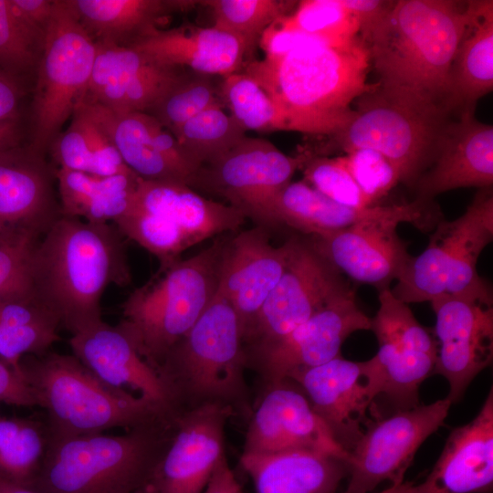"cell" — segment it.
Masks as SVG:
<instances>
[{
  "mask_svg": "<svg viewBox=\"0 0 493 493\" xmlns=\"http://www.w3.org/2000/svg\"><path fill=\"white\" fill-rule=\"evenodd\" d=\"M122 237L113 224L60 215L37 242L31 290L70 335L103 320L101 299L110 286L131 283Z\"/></svg>",
  "mask_w": 493,
  "mask_h": 493,
  "instance_id": "obj_1",
  "label": "cell"
},
{
  "mask_svg": "<svg viewBox=\"0 0 493 493\" xmlns=\"http://www.w3.org/2000/svg\"><path fill=\"white\" fill-rule=\"evenodd\" d=\"M367 45L357 37L341 45H310L248 63L246 72L270 97L288 131L334 135L354 118L352 100L370 90Z\"/></svg>",
  "mask_w": 493,
  "mask_h": 493,
  "instance_id": "obj_2",
  "label": "cell"
},
{
  "mask_svg": "<svg viewBox=\"0 0 493 493\" xmlns=\"http://www.w3.org/2000/svg\"><path fill=\"white\" fill-rule=\"evenodd\" d=\"M469 18L468 1H394L364 41L379 83L449 110L450 70Z\"/></svg>",
  "mask_w": 493,
  "mask_h": 493,
  "instance_id": "obj_3",
  "label": "cell"
},
{
  "mask_svg": "<svg viewBox=\"0 0 493 493\" xmlns=\"http://www.w3.org/2000/svg\"><path fill=\"white\" fill-rule=\"evenodd\" d=\"M20 373L36 406L45 412L49 439L129 430L176 413L142 395L108 386L73 354L48 351L26 356Z\"/></svg>",
  "mask_w": 493,
  "mask_h": 493,
  "instance_id": "obj_4",
  "label": "cell"
},
{
  "mask_svg": "<svg viewBox=\"0 0 493 493\" xmlns=\"http://www.w3.org/2000/svg\"><path fill=\"white\" fill-rule=\"evenodd\" d=\"M177 414L125 430L49 439L32 486L40 493H135L150 483Z\"/></svg>",
  "mask_w": 493,
  "mask_h": 493,
  "instance_id": "obj_5",
  "label": "cell"
},
{
  "mask_svg": "<svg viewBox=\"0 0 493 493\" xmlns=\"http://www.w3.org/2000/svg\"><path fill=\"white\" fill-rule=\"evenodd\" d=\"M226 237L189 258L160 264L122 303L117 327L155 370L215 297Z\"/></svg>",
  "mask_w": 493,
  "mask_h": 493,
  "instance_id": "obj_6",
  "label": "cell"
},
{
  "mask_svg": "<svg viewBox=\"0 0 493 493\" xmlns=\"http://www.w3.org/2000/svg\"><path fill=\"white\" fill-rule=\"evenodd\" d=\"M246 366L240 320L230 302L217 291L156 371L180 410L209 403L235 409L246 402Z\"/></svg>",
  "mask_w": 493,
  "mask_h": 493,
  "instance_id": "obj_7",
  "label": "cell"
},
{
  "mask_svg": "<svg viewBox=\"0 0 493 493\" xmlns=\"http://www.w3.org/2000/svg\"><path fill=\"white\" fill-rule=\"evenodd\" d=\"M354 118L333 135L348 152L369 148L396 167L401 182L414 186L431 166L441 131L451 112L442 104L379 82L356 99Z\"/></svg>",
  "mask_w": 493,
  "mask_h": 493,
  "instance_id": "obj_8",
  "label": "cell"
},
{
  "mask_svg": "<svg viewBox=\"0 0 493 493\" xmlns=\"http://www.w3.org/2000/svg\"><path fill=\"white\" fill-rule=\"evenodd\" d=\"M492 240L493 194L487 187L479 189L462 215L437 222L426 248L413 257L393 294L407 304L446 294L492 305V289L477 269Z\"/></svg>",
  "mask_w": 493,
  "mask_h": 493,
  "instance_id": "obj_9",
  "label": "cell"
},
{
  "mask_svg": "<svg viewBox=\"0 0 493 493\" xmlns=\"http://www.w3.org/2000/svg\"><path fill=\"white\" fill-rule=\"evenodd\" d=\"M246 218L240 210L185 184L139 178L131 204L115 226L164 264L199 242L237 231Z\"/></svg>",
  "mask_w": 493,
  "mask_h": 493,
  "instance_id": "obj_10",
  "label": "cell"
},
{
  "mask_svg": "<svg viewBox=\"0 0 493 493\" xmlns=\"http://www.w3.org/2000/svg\"><path fill=\"white\" fill-rule=\"evenodd\" d=\"M97 45L82 27L68 0H55L32 102L29 147L44 155L72 116L90 79Z\"/></svg>",
  "mask_w": 493,
  "mask_h": 493,
  "instance_id": "obj_11",
  "label": "cell"
},
{
  "mask_svg": "<svg viewBox=\"0 0 493 493\" xmlns=\"http://www.w3.org/2000/svg\"><path fill=\"white\" fill-rule=\"evenodd\" d=\"M429 203L416 199L397 204L389 214L310 236L309 241L341 274L379 291L389 288L413 258L397 234V226L408 222L425 228L433 218Z\"/></svg>",
  "mask_w": 493,
  "mask_h": 493,
  "instance_id": "obj_12",
  "label": "cell"
},
{
  "mask_svg": "<svg viewBox=\"0 0 493 493\" xmlns=\"http://www.w3.org/2000/svg\"><path fill=\"white\" fill-rule=\"evenodd\" d=\"M286 268L244 333L245 349L275 341L354 289L308 240L290 237Z\"/></svg>",
  "mask_w": 493,
  "mask_h": 493,
  "instance_id": "obj_13",
  "label": "cell"
},
{
  "mask_svg": "<svg viewBox=\"0 0 493 493\" xmlns=\"http://www.w3.org/2000/svg\"><path fill=\"white\" fill-rule=\"evenodd\" d=\"M451 404L445 398L369 423L350 452L349 481L342 493H368L385 480L403 482L416 451L444 425Z\"/></svg>",
  "mask_w": 493,
  "mask_h": 493,
  "instance_id": "obj_14",
  "label": "cell"
},
{
  "mask_svg": "<svg viewBox=\"0 0 493 493\" xmlns=\"http://www.w3.org/2000/svg\"><path fill=\"white\" fill-rule=\"evenodd\" d=\"M270 142L246 136L219 158L201 165L189 186L217 195L253 220L286 186L305 161Z\"/></svg>",
  "mask_w": 493,
  "mask_h": 493,
  "instance_id": "obj_15",
  "label": "cell"
},
{
  "mask_svg": "<svg viewBox=\"0 0 493 493\" xmlns=\"http://www.w3.org/2000/svg\"><path fill=\"white\" fill-rule=\"evenodd\" d=\"M364 330H371V318L358 307L354 293L330 303L286 336L246 348V364H253L270 385L341 356L345 340Z\"/></svg>",
  "mask_w": 493,
  "mask_h": 493,
  "instance_id": "obj_16",
  "label": "cell"
},
{
  "mask_svg": "<svg viewBox=\"0 0 493 493\" xmlns=\"http://www.w3.org/2000/svg\"><path fill=\"white\" fill-rule=\"evenodd\" d=\"M230 405L209 403L180 410L150 481L154 493H203L225 453Z\"/></svg>",
  "mask_w": 493,
  "mask_h": 493,
  "instance_id": "obj_17",
  "label": "cell"
},
{
  "mask_svg": "<svg viewBox=\"0 0 493 493\" xmlns=\"http://www.w3.org/2000/svg\"><path fill=\"white\" fill-rule=\"evenodd\" d=\"M430 302L438 343L434 373L447 380L446 398L453 404L492 362L493 306L446 294Z\"/></svg>",
  "mask_w": 493,
  "mask_h": 493,
  "instance_id": "obj_18",
  "label": "cell"
},
{
  "mask_svg": "<svg viewBox=\"0 0 493 493\" xmlns=\"http://www.w3.org/2000/svg\"><path fill=\"white\" fill-rule=\"evenodd\" d=\"M267 386L251 416L243 453L308 450L349 463L350 452L334 439L297 383L284 380Z\"/></svg>",
  "mask_w": 493,
  "mask_h": 493,
  "instance_id": "obj_19",
  "label": "cell"
},
{
  "mask_svg": "<svg viewBox=\"0 0 493 493\" xmlns=\"http://www.w3.org/2000/svg\"><path fill=\"white\" fill-rule=\"evenodd\" d=\"M55 168L20 144L0 151V237L39 238L61 215Z\"/></svg>",
  "mask_w": 493,
  "mask_h": 493,
  "instance_id": "obj_20",
  "label": "cell"
},
{
  "mask_svg": "<svg viewBox=\"0 0 493 493\" xmlns=\"http://www.w3.org/2000/svg\"><path fill=\"white\" fill-rule=\"evenodd\" d=\"M291 241L279 246L270 242L266 226L227 236L217 291L236 310L244 333L281 278Z\"/></svg>",
  "mask_w": 493,
  "mask_h": 493,
  "instance_id": "obj_21",
  "label": "cell"
},
{
  "mask_svg": "<svg viewBox=\"0 0 493 493\" xmlns=\"http://www.w3.org/2000/svg\"><path fill=\"white\" fill-rule=\"evenodd\" d=\"M96 45L94 66L79 102L119 113L146 112L184 73L133 47Z\"/></svg>",
  "mask_w": 493,
  "mask_h": 493,
  "instance_id": "obj_22",
  "label": "cell"
},
{
  "mask_svg": "<svg viewBox=\"0 0 493 493\" xmlns=\"http://www.w3.org/2000/svg\"><path fill=\"white\" fill-rule=\"evenodd\" d=\"M492 184L493 127L477 120L475 110H464L443 127L434 161L415 184L417 199L430 202L446 191Z\"/></svg>",
  "mask_w": 493,
  "mask_h": 493,
  "instance_id": "obj_23",
  "label": "cell"
},
{
  "mask_svg": "<svg viewBox=\"0 0 493 493\" xmlns=\"http://www.w3.org/2000/svg\"><path fill=\"white\" fill-rule=\"evenodd\" d=\"M68 344L72 354L108 386L179 411L166 383L117 325L101 320L70 335Z\"/></svg>",
  "mask_w": 493,
  "mask_h": 493,
  "instance_id": "obj_24",
  "label": "cell"
},
{
  "mask_svg": "<svg viewBox=\"0 0 493 493\" xmlns=\"http://www.w3.org/2000/svg\"><path fill=\"white\" fill-rule=\"evenodd\" d=\"M288 380L299 386L334 439L351 452L364 432L366 411L374 400L361 362L339 356Z\"/></svg>",
  "mask_w": 493,
  "mask_h": 493,
  "instance_id": "obj_25",
  "label": "cell"
},
{
  "mask_svg": "<svg viewBox=\"0 0 493 493\" xmlns=\"http://www.w3.org/2000/svg\"><path fill=\"white\" fill-rule=\"evenodd\" d=\"M79 104L88 109L111 140L125 165L138 177L189 184L183 149L153 117L140 111L114 112L94 103Z\"/></svg>",
  "mask_w": 493,
  "mask_h": 493,
  "instance_id": "obj_26",
  "label": "cell"
},
{
  "mask_svg": "<svg viewBox=\"0 0 493 493\" xmlns=\"http://www.w3.org/2000/svg\"><path fill=\"white\" fill-rule=\"evenodd\" d=\"M493 391L470 422L451 431L424 482L411 493H491Z\"/></svg>",
  "mask_w": 493,
  "mask_h": 493,
  "instance_id": "obj_27",
  "label": "cell"
},
{
  "mask_svg": "<svg viewBox=\"0 0 493 493\" xmlns=\"http://www.w3.org/2000/svg\"><path fill=\"white\" fill-rule=\"evenodd\" d=\"M130 47L163 66L187 67L196 73L224 78L239 72L253 47L215 26H184L157 30Z\"/></svg>",
  "mask_w": 493,
  "mask_h": 493,
  "instance_id": "obj_28",
  "label": "cell"
},
{
  "mask_svg": "<svg viewBox=\"0 0 493 493\" xmlns=\"http://www.w3.org/2000/svg\"><path fill=\"white\" fill-rule=\"evenodd\" d=\"M79 22L96 44L130 47L162 29L173 13L198 4L190 0H68Z\"/></svg>",
  "mask_w": 493,
  "mask_h": 493,
  "instance_id": "obj_29",
  "label": "cell"
},
{
  "mask_svg": "<svg viewBox=\"0 0 493 493\" xmlns=\"http://www.w3.org/2000/svg\"><path fill=\"white\" fill-rule=\"evenodd\" d=\"M240 463L257 493H335L348 464L308 450L243 453Z\"/></svg>",
  "mask_w": 493,
  "mask_h": 493,
  "instance_id": "obj_30",
  "label": "cell"
},
{
  "mask_svg": "<svg viewBox=\"0 0 493 493\" xmlns=\"http://www.w3.org/2000/svg\"><path fill=\"white\" fill-rule=\"evenodd\" d=\"M396 205L354 208L336 203L305 181L290 182L275 194L255 221L263 226L282 225L314 236L384 215Z\"/></svg>",
  "mask_w": 493,
  "mask_h": 493,
  "instance_id": "obj_31",
  "label": "cell"
},
{
  "mask_svg": "<svg viewBox=\"0 0 493 493\" xmlns=\"http://www.w3.org/2000/svg\"><path fill=\"white\" fill-rule=\"evenodd\" d=\"M470 18L449 77L448 108L475 110L493 89V1H468Z\"/></svg>",
  "mask_w": 493,
  "mask_h": 493,
  "instance_id": "obj_32",
  "label": "cell"
},
{
  "mask_svg": "<svg viewBox=\"0 0 493 493\" xmlns=\"http://www.w3.org/2000/svg\"><path fill=\"white\" fill-rule=\"evenodd\" d=\"M60 214L94 224H115L129 209L139 178L134 173L109 176L55 168Z\"/></svg>",
  "mask_w": 493,
  "mask_h": 493,
  "instance_id": "obj_33",
  "label": "cell"
},
{
  "mask_svg": "<svg viewBox=\"0 0 493 493\" xmlns=\"http://www.w3.org/2000/svg\"><path fill=\"white\" fill-rule=\"evenodd\" d=\"M60 328L58 318L32 291L0 299V359L20 373L21 361L50 351Z\"/></svg>",
  "mask_w": 493,
  "mask_h": 493,
  "instance_id": "obj_34",
  "label": "cell"
},
{
  "mask_svg": "<svg viewBox=\"0 0 493 493\" xmlns=\"http://www.w3.org/2000/svg\"><path fill=\"white\" fill-rule=\"evenodd\" d=\"M436 356L379 344L376 354L361 362L372 396L386 395L402 409L418 405V389L434 373Z\"/></svg>",
  "mask_w": 493,
  "mask_h": 493,
  "instance_id": "obj_35",
  "label": "cell"
},
{
  "mask_svg": "<svg viewBox=\"0 0 493 493\" xmlns=\"http://www.w3.org/2000/svg\"><path fill=\"white\" fill-rule=\"evenodd\" d=\"M44 421L0 416V478L32 488L47 453Z\"/></svg>",
  "mask_w": 493,
  "mask_h": 493,
  "instance_id": "obj_36",
  "label": "cell"
},
{
  "mask_svg": "<svg viewBox=\"0 0 493 493\" xmlns=\"http://www.w3.org/2000/svg\"><path fill=\"white\" fill-rule=\"evenodd\" d=\"M246 130L224 111L223 105H215L190 119L171 133L197 168L213 162L239 143Z\"/></svg>",
  "mask_w": 493,
  "mask_h": 493,
  "instance_id": "obj_37",
  "label": "cell"
},
{
  "mask_svg": "<svg viewBox=\"0 0 493 493\" xmlns=\"http://www.w3.org/2000/svg\"><path fill=\"white\" fill-rule=\"evenodd\" d=\"M223 106L246 130L258 132L288 131L287 122L266 91L246 72L223 78L218 87Z\"/></svg>",
  "mask_w": 493,
  "mask_h": 493,
  "instance_id": "obj_38",
  "label": "cell"
},
{
  "mask_svg": "<svg viewBox=\"0 0 493 493\" xmlns=\"http://www.w3.org/2000/svg\"><path fill=\"white\" fill-rule=\"evenodd\" d=\"M378 299L379 309L371 318V330L379 344L437 356L435 337L417 321L407 303L396 298L390 288L380 290Z\"/></svg>",
  "mask_w": 493,
  "mask_h": 493,
  "instance_id": "obj_39",
  "label": "cell"
},
{
  "mask_svg": "<svg viewBox=\"0 0 493 493\" xmlns=\"http://www.w3.org/2000/svg\"><path fill=\"white\" fill-rule=\"evenodd\" d=\"M215 105H223L211 76L183 73L180 79L145 112L170 132Z\"/></svg>",
  "mask_w": 493,
  "mask_h": 493,
  "instance_id": "obj_40",
  "label": "cell"
},
{
  "mask_svg": "<svg viewBox=\"0 0 493 493\" xmlns=\"http://www.w3.org/2000/svg\"><path fill=\"white\" fill-rule=\"evenodd\" d=\"M211 8L215 27L241 37L252 47L264 30L280 16L290 14L294 1L207 0L199 1Z\"/></svg>",
  "mask_w": 493,
  "mask_h": 493,
  "instance_id": "obj_41",
  "label": "cell"
},
{
  "mask_svg": "<svg viewBox=\"0 0 493 493\" xmlns=\"http://www.w3.org/2000/svg\"><path fill=\"white\" fill-rule=\"evenodd\" d=\"M290 28L330 45H341L359 37L357 19L341 0H304L288 15L279 17Z\"/></svg>",
  "mask_w": 493,
  "mask_h": 493,
  "instance_id": "obj_42",
  "label": "cell"
},
{
  "mask_svg": "<svg viewBox=\"0 0 493 493\" xmlns=\"http://www.w3.org/2000/svg\"><path fill=\"white\" fill-rule=\"evenodd\" d=\"M304 181L330 199L354 208L374 206L343 164L341 156L330 158L305 151Z\"/></svg>",
  "mask_w": 493,
  "mask_h": 493,
  "instance_id": "obj_43",
  "label": "cell"
},
{
  "mask_svg": "<svg viewBox=\"0 0 493 493\" xmlns=\"http://www.w3.org/2000/svg\"><path fill=\"white\" fill-rule=\"evenodd\" d=\"M43 43L21 22L9 0H0V68L21 79L36 69Z\"/></svg>",
  "mask_w": 493,
  "mask_h": 493,
  "instance_id": "obj_44",
  "label": "cell"
},
{
  "mask_svg": "<svg viewBox=\"0 0 493 493\" xmlns=\"http://www.w3.org/2000/svg\"><path fill=\"white\" fill-rule=\"evenodd\" d=\"M341 159L373 205L401 182L400 173L393 163L375 150L354 149L341 156Z\"/></svg>",
  "mask_w": 493,
  "mask_h": 493,
  "instance_id": "obj_45",
  "label": "cell"
},
{
  "mask_svg": "<svg viewBox=\"0 0 493 493\" xmlns=\"http://www.w3.org/2000/svg\"><path fill=\"white\" fill-rule=\"evenodd\" d=\"M37 241L0 237V299L32 291L30 261Z\"/></svg>",
  "mask_w": 493,
  "mask_h": 493,
  "instance_id": "obj_46",
  "label": "cell"
},
{
  "mask_svg": "<svg viewBox=\"0 0 493 493\" xmlns=\"http://www.w3.org/2000/svg\"><path fill=\"white\" fill-rule=\"evenodd\" d=\"M258 41L266 58H278L305 46L330 45L314 37L284 26L279 18L264 30Z\"/></svg>",
  "mask_w": 493,
  "mask_h": 493,
  "instance_id": "obj_47",
  "label": "cell"
},
{
  "mask_svg": "<svg viewBox=\"0 0 493 493\" xmlns=\"http://www.w3.org/2000/svg\"><path fill=\"white\" fill-rule=\"evenodd\" d=\"M10 4L29 31L44 43L47 29L49 26L55 1L54 0H9Z\"/></svg>",
  "mask_w": 493,
  "mask_h": 493,
  "instance_id": "obj_48",
  "label": "cell"
},
{
  "mask_svg": "<svg viewBox=\"0 0 493 493\" xmlns=\"http://www.w3.org/2000/svg\"><path fill=\"white\" fill-rule=\"evenodd\" d=\"M344 7L357 19L360 37L365 41L393 7L394 1L341 0Z\"/></svg>",
  "mask_w": 493,
  "mask_h": 493,
  "instance_id": "obj_49",
  "label": "cell"
},
{
  "mask_svg": "<svg viewBox=\"0 0 493 493\" xmlns=\"http://www.w3.org/2000/svg\"><path fill=\"white\" fill-rule=\"evenodd\" d=\"M0 403L35 407L33 395L22 375L0 359Z\"/></svg>",
  "mask_w": 493,
  "mask_h": 493,
  "instance_id": "obj_50",
  "label": "cell"
},
{
  "mask_svg": "<svg viewBox=\"0 0 493 493\" xmlns=\"http://www.w3.org/2000/svg\"><path fill=\"white\" fill-rule=\"evenodd\" d=\"M22 97L21 79L0 68V122L18 121Z\"/></svg>",
  "mask_w": 493,
  "mask_h": 493,
  "instance_id": "obj_51",
  "label": "cell"
},
{
  "mask_svg": "<svg viewBox=\"0 0 493 493\" xmlns=\"http://www.w3.org/2000/svg\"><path fill=\"white\" fill-rule=\"evenodd\" d=\"M203 493H243L226 456L218 462Z\"/></svg>",
  "mask_w": 493,
  "mask_h": 493,
  "instance_id": "obj_52",
  "label": "cell"
},
{
  "mask_svg": "<svg viewBox=\"0 0 493 493\" xmlns=\"http://www.w3.org/2000/svg\"><path fill=\"white\" fill-rule=\"evenodd\" d=\"M20 144L18 121L0 122V151Z\"/></svg>",
  "mask_w": 493,
  "mask_h": 493,
  "instance_id": "obj_53",
  "label": "cell"
},
{
  "mask_svg": "<svg viewBox=\"0 0 493 493\" xmlns=\"http://www.w3.org/2000/svg\"><path fill=\"white\" fill-rule=\"evenodd\" d=\"M0 493H40L33 488L18 486L0 478Z\"/></svg>",
  "mask_w": 493,
  "mask_h": 493,
  "instance_id": "obj_54",
  "label": "cell"
},
{
  "mask_svg": "<svg viewBox=\"0 0 493 493\" xmlns=\"http://www.w3.org/2000/svg\"><path fill=\"white\" fill-rule=\"evenodd\" d=\"M414 487L413 482H401L398 484L391 485L390 488L379 492V493H411Z\"/></svg>",
  "mask_w": 493,
  "mask_h": 493,
  "instance_id": "obj_55",
  "label": "cell"
},
{
  "mask_svg": "<svg viewBox=\"0 0 493 493\" xmlns=\"http://www.w3.org/2000/svg\"><path fill=\"white\" fill-rule=\"evenodd\" d=\"M135 493H154L152 486L150 484H147L143 488L137 490Z\"/></svg>",
  "mask_w": 493,
  "mask_h": 493,
  "instance_id": "obj_56",
  "label": "cell"
},
{
  "mask_svg": "<svg viewBox=\"0 0 493 493\" xmlns=\"http://www.w3.org/2000/svg\"><path fill=\"white\" fill-rule=\"evenodd\" d=\"M0 416H1V414H0Z\"/></svg>",
  "mask_w": 493,
  "mask_h": 493,
  "instance_id": "obj_57",
  "label": "cell"
}]
</instances>
